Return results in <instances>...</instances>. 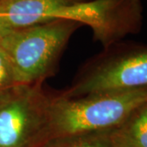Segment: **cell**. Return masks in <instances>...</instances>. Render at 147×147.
<instances>
[{
    "mask_svg": "<svg viewBox=\"0 0 147 147\" xmlns=\"http://www.w3.org/2000/svg\"><path fill=\"white\" fill-rule=\"evenodd\" d=\"M0 15L10 29L59 20L84 24L109 47L140 29L142 7L140 0H0Z\"/></svg>",
    "mask_w": 147,
    "mask_h": 147,
    "instance_id": "obj_1",
    "label": "cell"
},
{
    "mask_svg": "<svg viewBox=\"0 0 147 147\" xmlns=\"http://www.w3.org/2000/svg\"><path fill=\"white\" fill-rule=\"evenodd\" d=\"M146 102L147 88L52 97L48 139L110 131Z\"/></svg>",
    "mask_w": 147,
    "mask_h": 147,
    "instance_id": "obj_2",
    "label": "cell"
},
{
    "mask_svg": "<svg viewBox=\"0 0 147 147\" xmlns=\"http://www.w3.org/2000/svg\"><path fill=\"white\" fill-rule=\"evenodd\" d=\"M79 25L59 20L9 29L0 47L8 58L18 84H42L53 74L61 54Z\"/></svg>",
    "mask_w": 147,
    "mask_h": 147,
    "instance_id": "obj_3",
    "label": "cell"
},
{
    "mask_svg": "<svg viewBox=\"0 0 147 147\" xmlns=\"http://www.w3.org/2000/svg\"><path fill=\"white\" fill-rule=\"evenodd\" d=\"M52 97L41 84H16L0 92V147H38L48 139Z\"/></svg>",
    "mask_w": 147,
    "mask_h": 147,
    "instance_id": "obj_4",
    "label": "cell"
},
{
    "mask_svg": "<svg viewBox=\"0 0 147 147\" xmlns=\"http://www.w3.org/2000/svg\"><path fill=\"white\" fill-rule=\"evenodd\" d=\"M145 88H147V47H134L99 59L61 95L77 97L100 92Z\"/></svg>",
    "mask_w": 147,
    "mask_h": 147,
    "instance_id": "obj_5",
    "label": "cell"
},
{
    "mask_svg": "<svg viewBox=\"0 0 147 147\" xmlns=\"http://www.w3.org/2000/svg\"><path fill=\"white\" fill-rule=\"evenodd\" d=\"M109 137L114 147H147V102L109 131Z\"/></svg>",
    "mask_w": 147,
    "mask_h": 147,
    "instance_id": "obj_6",
    "label": "cell"
},
{
    "mask_svg": "<svg viewBox=\"0 0 147 147\" xmlns=\"http://www.w3.org/2000/svg\"><path fill=\"white\" fill-rule=\"evenodd\" d=\"M38 147H114L109 131L50 138Z\"/></svg>",
    "mask_w": 147,
    "mask_h": 147,
    "instance_id": "obj_7",
    "label": "cell"
},
{
    "mask_svg": "<svg viewBox=\"0 0 147 147\" xmlns=\"http://www.w3.org/2000/svg\"><path fill=\"white\" fill-rule=\"evenodd\" d=\"M18 84L8 58L0 47V92Z\"/></svg>",
    "mask_w": 147,
    "mask_h": 147,
    "instance_id": "obj_8",
    "label": "cell"
},
{
    "mask_svg": "<svg viewBox=\"0 0 147 147\" xmlns=\"http://www.w3.org/2000/svg\"><path fill=\"white\" fill-rule=\"evenodd\" d=\"M9 29L10 28L6 26L5 24L2 21V20H1V15H0V45H1V42H2V40H3L4 35H5V34Z\"/></svg>",
    "mask_w": 147,
    "mask_h": 147,
    "instance_id": "obj_9",
    "label": "cell"
}]
</instances>
